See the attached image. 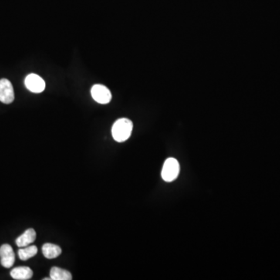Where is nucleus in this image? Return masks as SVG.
Segmentation results:
<instances>
[{"label": "nucleus", "mask_w": 280, "mask_h": 280, "mask_svg": "<svg viewBox=\"0 0 280 280\" xmlns=\"http://www.w3.org/2000/svg\"><path fill=\"white\" fill-rule=\"evenodd\" d=\"M38 254V248L35 245L26 246L18 251V255L22 261H26Z\"/></svg>", "instance_id": "11"}, {"label": "nucleus", "mask_w": 280, "mask_h": 280, "mask_svg": "<svg viewBox=\"0 0 280 280\" xmlns=\"http://www.w3.org/2000/svg\"><path fill=\"white\" fill-rule=\"evenodd\" d=\"M14 90L11 81L7 79H0V102L11 104L14 101Z\"/></svg>", "instance_id": "4"}, {"label": "nucleus", "mask_w": 280, "mask_h": 280, "mask_svg": "<svg viewBox=\"0 0 280 280\" xmlns=\"http://www.w3.org/2000/svg\"><path fill=\"white\" fill-rule=\"evenodd\" d=\"M36 239V232L34 229L30 228L16 240V244L20 248H24L32 244Z\"/></svg>", "instance_id": "7"}, {"label": "nucleus", "mask_w": 280, "mask_h": 280, "mask_svg": "<svg viewBox=\"0 0 280 280\" xmlns=\"http://www.w3.org/2000/svg\"><path fill=\"white\" fill-rule=\"evenodd\" d=\"M42 253L45 258H48V259H53L60 255L62 249L59 246L56 245V244L47 243L42 246Z\"/></svg>", "instance_id": "9"}, {"label": "nucleus", "mask_w": 280, "mask_h": 280, "mask_svg": "<svg viewBox=\"0 0 280 280\" xmlns=\"http://www.w3.org/2000/svg\"><path fill=\"white\" fill-rule=\"evenodd\" d=\"M25 86L33 93H42L45 90V80L37 74H29L25 79Z\"/></svg>", "instance_id": "5"}, {"label": "nucleus", "mask_w": 280, "mask_h": 280, "mask_svg": "<svg viewBox=\"0 0 280 280\" xmlns=\"http://www.w3.org/2000/svg\"><path fill=\"white\" fill-rule=\"evenodd\" d=\"M180 171V165L178 161L174 158H168L166 160L162 169L161 176L163 180L167 182H171L175 180Z\"/></svg>", "instance_id": "2"}, {"label": "nucleus", "mask_w": 280, "mask_h": 280, "mask_svg": "<svg viewBox=\"0 0 280 280\" xmlns=\"http://www.w3.org/2000/svg\"><path fill=\"white\" fill-rule=\"evenodd\" d=\"M133 124L128 119H120L112 126V133L114 139L119 143L125 142L129 139L133 132Z\"/></svg>", "instance_id": "1"}, {"label": "nucleus", "mask_w": 280, "mask_h": 280, "mask_svg": "<svg viewBox=\"0 0 280 280\" xmlns=\"http://www.w3.org/2000/svg\"><path fill=\"white\" fill-rule=\"evenodd\" d=\"M52 280H71L72 275L67 270L62 269L59 267H53L50 271Z\"/></svg>", "instance_id": "10"}, {"label": "nucleus", "mask_w": 280, "mask_h": 280, "mask_svg": "<svg viewBox=\"0 0 280 280\" xmlns=\"http://www.w3.org/2000/svg\"><path fill=\"white\" fill-rule=\"evenodd\" d=\"M91 95L95 102L102 105L109 104L112 101V93L109 88L104 85H95L91 89Z\"/></svg>", "instance_id": "3"}, {"label": "nucleus", "mask_w": 280, "mask_h": 280, "mask_svg": "<svg viewBox=\"0 0 280 280\" xmlns=\"http://www.w3.org/2000/svg\"><path fill=\"white\" fill-rule=\"evenodd\" d=\"M0 258L3 266L11 268L15 262V254L10 244H3L0 248Z\"/></svg>", "instance_id": "6"}, {"label": "nucleus", "mask_w": 280, "mask_h": 280, "mask_svg": "<svg viewBox=\"0 0 280 280\" xmlns=\"http://www.w3.org/2000/svg\"><path fill=\"white\" fill-rule=\"evenodd\" d=\"M11 275L16 280H28L32 278L33 271L29 267H18L11 271Z\"/></svg>", "instance_id": "8"}]
</instances>
